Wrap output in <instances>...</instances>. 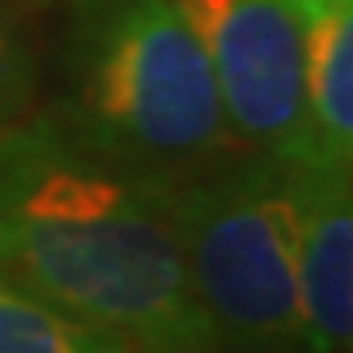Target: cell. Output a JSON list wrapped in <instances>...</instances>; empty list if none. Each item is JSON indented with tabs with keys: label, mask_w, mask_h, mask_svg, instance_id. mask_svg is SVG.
I'll return each instance as SVG.
<instances>
[{
	"label": "cell",
	"mask_w": 353,
	"mask_h": 353,
	"mask_svg": "<svg viewBox=\"0 0 353 353\" xmlns=\"http://www.w3.org/2000/svg\"><path fill=\"white\" fill-rule=\"evenodd\" d=\"M161 173L43 118L0 134V271L138 353H220Z\"/></svg>",
	"instance_id": "6da1fadb"
},
{
	"label": "cell",
	"mask_w": 353,
	"mask_h": 353,
	"mask_svg": "<svg viewBox=\"0 0 353 353\" xmlns=\"http://www.w3.org/2000/svg\"><path fill=\"white\" fill-rule=\"evenodd\" d=\"M71 83V126L145 173L176 176L232 138L208 59L169 0H90Z\"/></svg>",
	"instance_id": "7a4b0ae2"
},
{
	"label": "cell",
	"mask_w": 353,
	"mask_h": 353,
	"mask_svg": "<svg viewBox=\"0 0 353 353\" xmlns=\"http://www.w3.org/2000/svg\"><path fill=\"white\" fill-rule=\"evenodd\" d=\"M192 290L228 353H303L290 165L259 157L165 181Z\"/></svg>",
	"instance_id": "3957f363"
},
{
	"label": "cell",
	"mask_w": 353,
	"mask_h": 353,
	"mask_svg": "<svg viewBox=\"0 0 353 353\" xmlns=\"http://www.w3.org/2000/svg\"><path fill=\"white\" fill-rule=\"evenodd\" d=\"M196 36L220 90L228 130L259 157L303 165L310 118L303 87V20L283 0H169Z\"/></svg>",
	"instance_id": "277c9868"
},
{
	"label": "cell",
	"mask_w": 353,
	"mask_h": 353,
	"mask_svg": "<svg viewBox=\"0 0 353 353\" xmlns=\"http://www.w3.org/2000/svg\"><path fill=\"white\" fill-rule=\"evenodd\" d=\"M299 220L303 353H350L353 334V196L350 165H290Z\"/></svg>",
	"instance_id": "5b68a950"
},
{
	"label": "cell",
	"mask_w": 353,
	"mask_h": 353,
	"mask_svg": "<svg viewBox=\"0 0 353 353\" xmlns=\"http://www.w3.org/2000/svg\"><path fill=\"white\" fill-rule=\"evenodd\" d=\"M303 87L310 157L350 165L353 157V0L303 20Z\"/></svg>",
	"instance_id": "8992f818"
},
{
	"label": "cell",
	"mask_w": 353,
	"mask_h": 353,
	"mask_svg": "<svg viewBox=\"0 0 353 353\" xmlns=\"http://www.w3.org/2000/svg\"><path fill=\"white\" fill-rule=\"evenodd\" d=\"M0 353H138L126 338L67 314L0 271Z\"/></svg>",
	"instance_id": "52a82bcc"
},
{
	"label": "cell",
	"mask_w": 353,
	"mask_h": 353,
	"mask_svg": "<svg viewBox=\"0 0 353 353\" xmlns=\"http://www.w3.org/2000/svg\"><path fill=\"white\" fill-rule=\"evenodd\" d=\"M28 99H32V59L16 24L0 12V134L20 122Z\"/></svg>",
	"instance_id": "ba28073f"
},
{
	"label": "cell",
	"mask_w": 353,
	"mask_h": 353,
	"mask_svg": "<svg viewBox=\"0 0 353 353\" xmlns=\"http://www.w3.org/2000/svg\"><path fill=\"white\" fill-rule=\"evenodd\" d=\"M290 12L299 16V20H306V16L314 12H326V8H334V4H341V0H283Z\"/></svg>",
	"instance_id": "9c48e42d"
}]
</instances>
